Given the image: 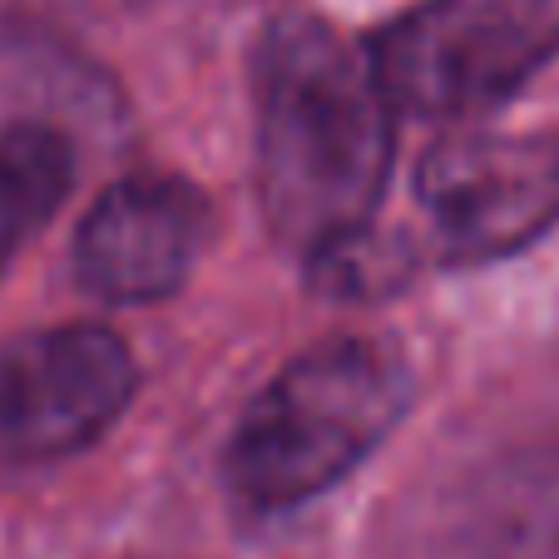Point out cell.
Masks as SVG:
<instances>
[{
  "label": "cell",
  "instance_id": "obj_1",
  "mask_svg": "<svg viewBox=\"0 0 559 559\" xmlns=\"http://www.w3.org/2000/svg\"><path fill=\"white\" fill-rule=\"evenodd\" d=\"M396 109L367 45L287 11L253 50V189L273 243L317 263L377 223Z\"/></svg>",
  "mask_w": 559,
  "mask_h": 559
},
{
  "label": "cell",
  "instance_id": "obj_2",
  "mask_svg": "<svg viewBox=\"0 0 559 559\" xmlns=\"http://www.w3.org/2000/svg\"><path fill=\"white\" fill-rule=\"evenodd\" d=\"M416 367L396 337L337 332L273 371L223 445V486L248 510L328 496L412 412Z\"/></svg>",
  "mask_w": 559,
  "mask_h": 559
},
{
  "label": "cell",
  "instance_id": "obj_3",
  "mask_svg": "<svg viewBox=\"0 0 559 559\" xmlns=\"http://www.w3.org/2000/svg\"><path fill=\"white\" fill-rule=\"evenodd\" d=\"M367 55L396 115L461 124L559 60V0H416Z\"/></svg>",
  "mask_w": 559,
  "mask_h": 559
},
{
  "label": "cell",
  "instance_id": "obj_4",
  "mask_svg": "<svg viewBox=\"0 0 559 559\" xmlns=\"http://www.w3.org/2000/svg\"><path fill=\"white\" fill-rule=\"evenodd\" d=\"M134 391V347L115 328L55 322L0 342V465L35 471L90 451Z\"/></svg>",
  "mask_w": 559,
  "mask_h": 559
},
{
  "label": "cell",
  "instance_id": "obj_5",
  "mask_svg": "<svg viewBox=\"0 0 559 559\" xmlns=\"http://www.w3.org/2000/svg\"><path fill=\"white\" fill-rule=\"evenodd\" d=\"M416 209L441 267H486L559 223V134H455L416 169Z\"/></svg>",
  "mask_w": 559,
  "mask_h": 559
},
{
  "label": "cell",
  "instance_id": "obj_6",
  "mask_svg": "<svg viewBox=\"0 0 559 559\" xmlns=\"http://www.w3.org/2000/svg\"><path fill=\"white\" fill-rule=\"evenodd\" d=\"M213 238V203L183 174H124L74 233V277L109 307H154L183 293Z\"/></svg>",
  "mask_w": 559,
  "mask_h": 559
},
{
  "label": "cell",
  "instance_id": "obj_7",
  "mask_svg": "<svg viewBox=\"0 0 559 559\" xmlns=\"http://www.w3.org/2000/svg\"><path fill=\"white\" fill-rule=\"evenodd\" d=\"M451 559H559V431L510 445L465 480L445 525Z\"/></svg>",
  "mask_w": 559,
  "mask_h": 559
},
{
  "label": "cell",
  "instance_id": "obj_8",
  "mask_svg": "<svg viewBox=\"0 0 559 559\" xmlns=\"http://www.w3.org/2000/svg\"><path fill=\"white\" fill-rule=\"evenodd\" d=\"M74 189V144L55 124L0 129V273L25 253L35 233Z\"/></svg>",
  "mask_w": 559,
  "mask_h": 559
}]
</instances>
